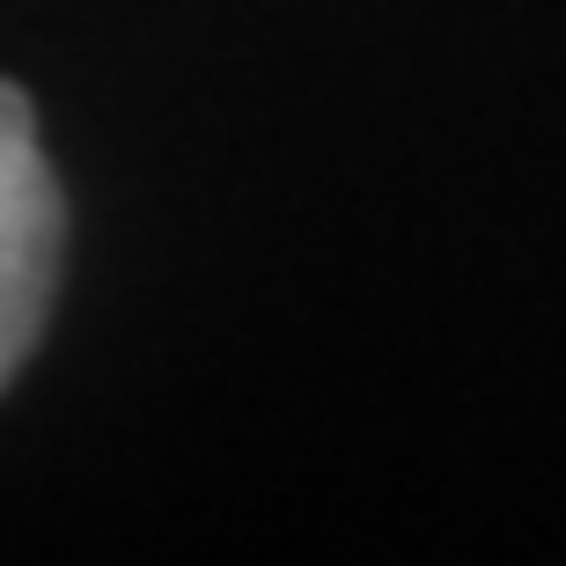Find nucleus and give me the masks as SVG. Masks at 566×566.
<instances>
[{"label":"nucleus","mask_w":566,"mask_h":566,"mask_svg":"<svg viewBox=\"0 0 566 566\" xmlns=\"http://www.w3.org/2000/svg\"><path fill=\"white\" fill-rule=\"evenodd\" d=\"M66 199L38 147V111L15 82H0V390L38 346L52 287H60Z\"/></svg>","instance_id":"1"}]
</instances>
